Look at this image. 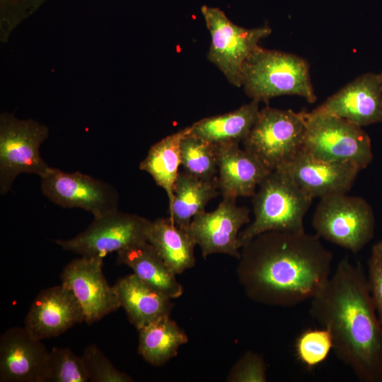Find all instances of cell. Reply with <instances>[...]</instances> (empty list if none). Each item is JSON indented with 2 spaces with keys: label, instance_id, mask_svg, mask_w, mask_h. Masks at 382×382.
Wrapping results in <instances>:
<instances>
[{
  "label": "cell",
  "instance_id": "cell-1",
  "mask_svg": "<svg viewBox=\"0 0 382 382\" xmlns=\"http://www.w3.org/2000/svg\"><path fill=\"white\" fill-rule=\"evenodd\" d=\"M241 277L261 303L293 307L311 300L331 274L333 255L316 234L262 233L243 247Z\"/></svg>",
  "mask_w": 382,
  "mask_h": 382
},
{
  "label": "cell",
  "instance_id": "cell-2",
  "mask_svg": "<svg viewBox=\"0 0 382 382\" xmlns=\"http://www.w3.org/2000/svg\"><path fill=\"white\" fill-rule=\"evenodd\" d=\"M309 313L330 332L335 354L359 381H382V324L359 263L344 257L311 299Z\"/></svg>",
  "mask_w": 382,
  "mask_h": 382
},
{
  "label": "cell",
  "instance_id": "cell-3",
  "mask_svg": "<svg viewBox=\"0 0 382 382\" xmlns=\"http://www.w3.org/2000/svg\"><path fill=\"white\" fill-rule=\"evenodd\" d=\"M313 199L284 168L270 171L253 196L254 220L239 233L240 248L267 231H304L303 219Z\"/></svg>",
  "mask_w": 382,
  "mask_h": 382
},
{
  "label": "cell",
  "instance_id": "cell-4",
  "mask_svg": "<svg viewBox=\"0 0 382 382\" xmlns=\"http://www.w3.org/2000/svg\"><path fill=\"white\" fill-rule=\"evenodd\" d=\"M309 69L308 62L299 56L259 45L243 66L241 87L248 97L260 102L292 95L313 103L317 96Z\"/></svg>",
  "mask_w": 382,
  "mask_h": 382
},
{
  "label": "cell",
  "instance_id": "cell-5",
  "mask_svg": "<svg viewBox=\"0 0 382 382\" xmlns=\"http://www.w3.org/2000/svg\"><path fill=\"white\" fill-rule=\"evenodd\" d=\"M304 115L305 153L324 161L351 163L360 170L371 162V139L362 127L316 109Z\"/></svg>",
  "mask_w": 382,
  "mask_h": 382
},
{
  "label": "cell",
  "instance_id": "cell-6",
  "mask_svg": "<svg viewBox=\"0 0 382 382\" xmlns=\"http://www.w3.org/2000/svg\"><path fill=\"white\" fill-rule=\"evenodd\" d=\"M305 133L304 111L296 112L267 105L260 110L243 144L244 149L272 171L303 151Z\"/></svg>",
  "mask_w": 382,
  "mask_h": 382
},
{
  "label": "cell",
  "instance_id": "cell-7",
  "mask_svg": "<svg viewBox=\"0 0 382 382\" xmlns=\"http://www.w3.org/2000/svg\"><path fill=\"white\" fill-rule=\"evenodd\" d=\"M312 225L320 238L357 253L373 238L375 219L362 197L335 194L320 199Z\"/></svg>",
  "mask_w": 382,
  "mask_h": 382
},
{
  "label": "cell",
  "instance_id": "cell-8",
  "mask_svg": "<svg viewBox=\"0 0 382 382\" xmlns=\"http://www.w3.org/2000/svg\"><path fill=\"white\" fill-rule=\"evenodd\" d=\"M47 127L32 120H21L4 113L0 117V193L6 195L21 174L40 178L52 167L42 159L40 147L48 137Z\"/></svg>",
  "mask_w": 382,
  "mask_h": 382
},
{
  "label": "cell",
  "instance_id": "cell-9",
  "mask_svg": "<svg viewBox=\"0 0 382 382\" xmlns=\"http://www.w3.org/2000/svg\"><path fill=\"white\" fill-rule=\"evenodd\" d=\"M211 35L207 59L216 66L227 81L241 87L243 66L260 41L272 33L268 25L245 28L233 23L219 8L201 7Z\"/></svg>",
  "mask_w": 382,
  "mask_h": 382
},
{
  "label": "cell",
  "instance_id": "cell-10",
  "mask_svg": "<svg viewBox=\"0 0 382 382\" xmlns=\"http://www.w3.org/2000/svg\"><path fill=\"white\" fill-rule=\"evenodd\" d=\"M151 221L117 209L94 218L84 231L74 238L55 240L54 243L66 251L104 257L108 253L148 241Z\"/></svg>",
  "mask_w": 382,
  "mask_h": 382
},
{
  "label": "cell",
  "instance_id": "cell-11",
  "mask_svg": "<svg viewBox=\"0 0 382 382\" xmlns=\"http://www.w3.org/2000/svg\"><path fill=\"white\" fill-rule=\"evenodd\" d=\"M42 194L64 208H80L94 218L117 210L119 196L111 185L80 173L51 168L40 178Z\"/></svg>",
  "mask_w": 382,
  "mask_h": 382
},
{
  "label": "cell",
  "instance_id": "cell-12",
  "mask_svg": "<svg viewBox=\"0 0 382 382\" xmlns=\"http://www.w3.org/2000/svg\"><path fill=\"white\" fill-rule=\"evenodd\" d=\"M103 257L81 255L64 268L60 279L79 303L87 324L115 311L120 303L113 286L103 273Z\"/></svg>",
  "mask_w": 382,
  "mask_h": 382
},
{
  "label": "cell",
  "instance_id": "cell-13",
  "mask_svg": "<svg viewBox=\"0 0 382 382\" xmlns=\"http://www.w3.org/2000/svg\"><path fill=\"white\" fill-rule=\"evenodd\" d=\"M236 199L223 197L215 210L202 212L192 219L187 231L204 258L214 253L241 258L238 236L240 228L250 222V209L238 206Z\"/></svg>",
  "mask_w": 382,
  "mask_h": 382
},
{
  "label": "cell",
  "instance_id": "cell-14",
  "mask_svg": "<svg viewBox=\"0 0 382 382\" xmlns=\"http://www.w3.org/2000/svg\"><path fill=\"white\" fill-rule=\"evenodd\" d=\"M316 110L360 127L382 122V79L365 73L328 97Z\"/></svg>",
  "mask_w": 382,
  "mask_h": 382
},
{
  "label": "cell",
  "instance_id": "cell-15",
  "mask_svg": "<svg viewBox=\"0 0 382 382\" xmlns=\"http://www.w3.org/2000/svg\"><path fill=\"white\" fill-rule=\"evenodd\" d=\"M85 322L83 310L73 293L63 284L42 289L30 305L24 327L42 340L62 334Z\"/></svg>",
  "mask_w": 382,
  "mask_h": 382
},
{
  "label": "cell",
  "instance_id": "cell-16",
  "mask_svg": "<svg viewBox=\"0 0 382 382\" xmlns=\"http://www.w3.org/2000/svg\"><path fill=\"white\" fill-rule=\"evenodd\" d=\"M25 327H13L0 337V381L44 382L50 354Z\"/></svg>",
  "mask_w": 382,
  "mask_h": 382
},
{
  "label": "cell",
  "instance_id": "cell-17",
  "mask_svg": "<svg viewBox=\"0 0 382 382\" xmlns=\"http://www.w3.org/2000/svg\"><path fill=\"white\" fill-rule=\"evenodd\" d=\"M280 168L313 199L347 194L360 171L353 164L318 160L303 151Z\"/></svg>",
  "mask_w": 382,
  "mask_h": 382
},
{
  "label": "cell",
  "instance_id": "cell-18",
  "mask_svg": "<svg viewBox=\"0 0 382 382\" xmlns=\"http://www.w3.org/2000/svg\"><path fill=\"white\" fill-rule=\"evenodd\" d=\"M216 146L218 184L223 197H253L270 170L239 144Z\"/></svg>",
  "mask_w": 382,
  "mask_h": 382
},
{
  "label": "cell",
  "instance_id": "cell-19",
  "mask_svg": "<svg viewBox=\"0 0 382 382\" xmlns=\"http://www.w3.org/2000/svg\"><path fill=\"white\" fill-rule=\"evenodd\" d=\"M113 287L120 307L138 330L158 318L170 316L171 299L144 283L134 273L120 278Z\"/></svg>",
  "mask_w": 382,
  "mask_h": 382
},
{
  "label": "cell",
  "instance_id": "cell-20",
  "mask_svg": "<svg viewBox=\"0 0 382 382\" xmlns=\"http://www.w3.org/2000/svg\"><path fill=\"white\" fill-rule=\"evenodd\" d=\"M117 254V262L130 267L146 284L171 299L183 294V286L177 281L176 274L148 241L129 246Z\"/></svg>",
  "mask_w": 382,
  "mask_h": 382
},
{
  "label": "cell",
  "instance_id": "cell-21",
  "mask_svg": "<svg viewBox=\"0 0 382 382\" xmlns=\"http://www.w3.org/2000/svg\"><path fill=\"white\" fill-rule=\"evenodd\" d=\"M260 103L252 100L233 111L203 118L190 126V133L215 145L243 142L257 119Z\"/></svg>",
  "mask_w": 382,
  "mask_h": 382
},
{
  "label": "cell",
  "instance_id": "cell-22",
  "mask_svg": "<svg viewBox=\"0 0 382 382\" xmlns=\"http://www.w3.org/2000/svg\"><path fill=\"white\" fill-rule=\"evenodd\" d=\"M148 242L176 275L195 265V241L187 230L178 227L169 217L151 221Z\"/></svg>",
  "mask_w": 382,
  "mask_h": 382
},
{
  "label": "cell",
  "instance_id": "cell-23",
  "mask_svg": "<svg viewBox=\"0 0 382 382\" xmlns=\"http://www.w3.org/2000/svg\"><path fill=\"white\" fill-rule=\"evenodd\" d=\"M219 190L218 178L204 180L179 171L168 217L178 227L187 230L192 219L205 212L206 205L218 195Z\"/></svg>",
  "mask_w": 382,
  "mask_h": 382
},
{
  "label": "cell",
  "instance_id": "cell-24",
  "mask_svg": "<svg viewBox=\"0 0 382 382\" xmlns=\"http://www.w3.org/2000/svg\"><path fill=\"white\" fill-rule=\"evenodd\" d=\"M189 130L190 127L183 128L152 145L139 164V169L148 173L166 191L168 209L172 205L173 187L181 166V140Z\"/></svg>",
  "mask_w": 382,
  "mask_h": 382
},
{
  "label": "cell",
  "instance_id": "cell-25",
  "mask_svg": "<svg viewBox=\"0 0 382 382\" xmlns=\"http://www.w3.org/2000/svg\"><path fill=\"white\" fill-rule=\"evenodd\" d=\"M139 354L149 364L160 366L174 357L188 340L169 316L158 318L139 330Z\"/></svg>",
  "mask_w": 382,
  "mask_h": 382
},
{
  "label": "cell",
  "instance_id": "cell-26",
  "mask_svg": "<svg viewBox=\"0 0 382 382\" xmlns=\"http://www.w3.org/2000/svg\"><path fill=\"white\" fill-rule=\"evenodd\" d=\"M180 158L185 172L204 180L216 178V146L190 133V127L181 140Z\"/></svg>",
  "mask_w": 382,
  "mask_h": 382
},
{
  "label": "cell",
  "instance_id": "cell-27",
  "mask_svg": "<svg viewBox=\"0 0 382 382\" xmlns=\"http://www.w3.org/2000/svg\"><path fill=\"white\" fill-rule=\"evenodd\" d=\"M88 375L83 359L68 348L50 351L44 382H87Z\"/></svg>",
  "mask_w": 382,
  "mask_h": 382
},
{
  "label": "cell",
  "instance_id": "cell-28",
  "mask_svg": "<svg viewBox=\"0 0 382 382\" xmlns=\"http://www.w3.org/2000/svg\"><path fill=\"white\" fill-rule=\"evenodd\" d=\"M332 349L330 332L325 328L308 329L296 340L295 352L299 361L311 369L323 363Z\"/></svg>",
  "mask_w": 382,
  "mask_h": 382
},
{
  "label": "cell",
  "instance_id": "cell-29",
  "mask_svg": "<svg viewBox=\"0 0 382 382\" xmlns=\"http://www.w3.org/2000/svg\"><path fill=\"white\" fill-rule=\"evenodd\" d=\"M85 366L92 382H130L132 378L113 366L96 345L87 346L83 353Z\"/></svg>",
  "mask_w": 382,
  "mask_h": 382
},
{
  "label": "cell",
  "instance_id": "cell-30",
  "mask_svg": "<svg viewBox=\"0 0 382 382\" xmlns=\"http://www.w3.org/2000/svg\"><path fill=\"white\" fill-rule=\"evenodd\" d=\"M228 381L236 382H265L266 365L261 357L248 352L233 369Z\"/></svg>",
  "mask_w": 382,
  "mask_h": 382
},
{
  "label": "cell",
  "instance_id": "cell-31",
  "mask_svg": "<svg viewBox=\"0 0 382 382\" xmlns=\"http://www.w3.org/2000/svg\"><path fill=\"white\" fill-rule=\"evenodd\" d=\"M370 295L382 324V255L372 248L366 274Z\"/></svg>",
  "mask_w": 382,
  "mask_h": 382
},
{
  "label": "cell",
  "instance_id": "cell-32",
  "mask_svg": "<svg viewBox=\"0 0 382 382\" xmlns=\"http://www.w3.org/2000/svg\"><path fill=\"white\" fill-rule=\"evenodd\" d=\"M373 248L382 255V241L378 242L373 246Z\"/></svg>",
  "mask_w": 382,
  "mask_h": 382
},
{
  "label": "cell",
  "instance_id": "cell-33",
  "mask_svg": "<svg viewBox=\"0 0 382 382\" xmlns=\"http://www.w3.org/2000/svg\"><path fill=\"white\" fill-rule=\"evenodd\" d=\"M380 74H381V79H382V70H381V71L380 72Z\"/></svg>",
  "mask_w": 382,
  "mask_h": 382
}]
</instances>
